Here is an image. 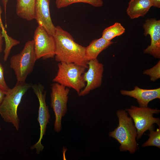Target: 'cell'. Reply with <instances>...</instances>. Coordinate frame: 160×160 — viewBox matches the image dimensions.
I'll return each instance as SVG.
<instances>
[{
  "instance_id": "1",
  "label": "cell",
  "mask_w": 160,
  "mask_h": 160,
  "mask_svg": "<svg viewBox=\"0 0 160 160\" xmlns=\"http://www.w3.org/2000/svg\"><path fill=\"white\" fill-rule=\"evenodd\" d=\"M53 36L55 41L56 61L73 63L88 68L86 47L76 43L69 33L59 26L55 27Z\"/></svg>"
},
{
  "instance_id": "2",
  "label": "cell",
  "mask_w": 160,
  "mask_h": 160,
  "mask_svg": "<svg viewBox=\"0 0 160 160\" xmlns=\"http://www.w3.org/2000/svg\"><path fill=\"white\" fill-rule=\"evenodd\" d=\"M31 86L25 82H17L14 87L5 93L0 106V116L5 122L12 124L17 131L19 130L20 124L18 107L23 96Z\"/></svg>"
},
{
  "instance_id": "3",
  "label": "cell",
  "mask_w": 160,
  "mask_h": 160,
  "mask_svg": "<svg viewBox=\"0 0 160 160\" xmlns=\"http://www.w3.org/2000/svg\"><path fill=\"white\" fill-rule=\"evenodd\" d=\"M116 114L119 125L113 131L109 133V135L120 144L121 151H128L131 153H134L137 150L136 140L137 131L132 118L129 117L127 112L122 110L118 111Z\"/></svg>"
},
{
  "instance_id": "4",
  "label": "cell",
  "mask_w": 160,
  "mask_h": 160,
  "mask_svg": "<svg viewBox=\"0 0 160 160\" xmlns=\"http://www.w3.org/2000/svg\"><path fill=\"white\" fill-rule=\"evenodd\" d=\"M57 74L53 80L65 87L73 89L78 94L86 85L82 75L86 69L73 63L60 62Z\"/></svg>"
},
{
  "instance_id": "5",
  "label": "cell",
  "mask_w": 160,
  "mask_h": 160,
  "mask_svg": "<svg viewBox=\"0 0 160 160\" xmlns=\"http://www.w3.org/2000/svg\"><path fill=\"white\" fill-rule=\"evenodd\" d=\"M37 60L33 40L28 41L21 52L12 56L10 60V67L14 71L17 82H25L28 76L33 71Z\"/></svg>"
},
{
  "instance_id": "6",
  "label": "cell",
  "mask_w": 160,
  "mask_h": 160,
  "mask_svg": "<svg viewBox=\"0 0 160 160\" xmlns=\"http://www.w3.org/2000/svg\"><path fill=\"white\" fill-rule=\"evenodd\" d=\"M126 111L133 120L137 129V139L140 138L144 132L148 130L154 128L153 124H156L160 126L159 118H154V114H158L160 110L153 109L148 107H141L132 106Z\"/></svg>"
},
{
  "instance_id": "7",
  "label": "cell",
  "mask_w": 160,
  "mask_h": 160,
  "mask_svg": "<svg viewBox=\"0 0 160 160\" xmlns=\"http://www.w3.org/2000/svg\"><path fill=\"white\" fill-rule=\"evenodd\" d=\"M51 107L54 113V129L57 132L62 129L61 121L67 111V102L69 89L68 87L55 82L51 84Z\"/></svg>"
},
{
  "instance_id": "8",
  "label": "cell",
  "mask_w": 160,
  "mask_h": 160,
  "mask_svg": "<svg viewBox=\"0 0 160 160\" xmlns=\"http://www.w3.org/2000/svg\"><path fill=\"white\" fill-rule=\"evenodd\" d=\"M31 87L38 99L39 103L37 120L40 127V134L39 140L31 146V149H35L36 153L39 154L44 148L41 141L45 134L47 125L49 123L50 116L46 102V92L44 90V86L39 83L33 85Z\"/></svg>"
},
{
  "instance_id": "9",
  "label": "cell",
  "mask_w": 160,
  "mask_h": 160,
  "mask_svg": "<svg viewBox=\"0 0 160 160\" xmlns=\"http://www.w3.org/2000/svg\"><path fill=\"white\" fill-rule=\"evenodd\" d=\"M33 40L37 60L41 58L45 60L55 57L56 48L55 38L42 26L38 25L36 28Z\"/></svg>"
},
{
  "instance_id": "10",
  "label": "cell",
  "mask_w": 160,
  "mask_h": 160,
  "mask_svg": "<svg viewBox=\"0 0 160 160\" xmlns=\"http://www.w3.org/2000/svg\"><path fill=\"white\" fill-rule=\"evenodd\" d=\"M87 65L88 69L82 75L83 79L87 84L79 93V96L86 95L91 90L99 87L102 83L104 71L103 64L96 59L88 61Z\"/></svg>"
},
{
  "instance_id": "11",
  "label": "cell",
  "mask_w": 160,
  "mask_h": 160,
  "mask_svg": "<svg viewBox=\"0 0 160 160\" xmlns=\"http://www.w3.org/2000/svg\"><path fill=\"white\" fill-rule=\"evenodd\" d=\"M144 35H149L151 44L144 50V53L148 54L158 59L160 58V20L154 18L146 20L143 25Z\"/></svg>"
},
{
  "instance_id": "12",
  "label": "cell",
  "mask_w": 160,
  "mask_h": 160,
  "mask_svg": "<svg viewBox=\"0 0 160 160\" xmlns=\"http://www.w3.org/2000/svg\"><path fill=\"white\" fill-rule=\"evenodd\" d=\"M50 0H36L34 7V19L38 25L43 27L49 34L53 35L55 30L50 16Z\"/></svg>"
},
{
  "instance_id": "13",
  "label": "cell",
  "mask_w": 160,
  "mask_h": 160,
  "mask_svg": "<svg viewBox=\"0 0 160 160\" xmlns=\"http://www.w3.org/2000/svg\"><path fill=\"white\" fill-rule=\"evenodd\" d=\"M121 94L136 99L139 107H147L149 103L155 99H160V88L153 89H144L135 86L133 90H122Z\"/></svg>"
},
{
  "instance_id": "14",
  "label": "cell",
  "mask_w": 160,
  "mask_h": 160,
  "mask_svg": "<svg viewBox=\"0 0 160 160\" xmlns=\"http://www.w3.org/2000/svg\"><path fill=\"white\" fill-rule=\"evenodd\" d=\"M152 7L151 0H130L126 12L130 18L133 19L144 16Z\"/></svg>"
},
{
  "instance_id": "15",
  "label": "cell",
  "mask_w": 160,
  "mask_h": 160,
  "mask_svg": "<svg viewBox=\"0 0 160 160\" xmlns=\"http://www.w3.org/2000/svg\"><path fill=\"white\" fill-rule=\"evenodd\" d=\"M113 43L102 37L93 40L86 47L85 55L87 60L88 61L97 59L100 52Z\"/></svg>"
},
{
  "instance_id": "16",
  "label": "cell",
  "mask_w": 160,
  "mask_h": 160,
  "mask_svg": "<svg viewBox=\"0 0 160 160\" xmlns=\"http://www.w3.org/2000/svg\"><path fill=\"white\" fill-rule=\"evenodd\" d=\"M36 0H16V14L19 17L30 21L34 19Z\"/></svg>"
},
{
  "instance_id": "17",
  "label": "cell",
  "mask_w": 160,
  "mask_h": 160,
  "mask_svg": "<svg viewBox=\"0 0 160 160\" xmlns=\"http://www.w3.org/2000/svg\"><path fill=\"white\" fill-rule=\"evenodd\" d=\"M125 30L120 23L116 22L103 30L102 37L108 41H111L115 37L124 33Z\"/></svg>"
},
{
  "instance_id": "18",
  "label": "cell",
  "mask_w": 160,
  "mask_h": 160,
  "mask_svg": "<svg viewBox=\"0 0 160 160\" xmlns=\"http://www.w3.org/2000/svg\"><path fill=\"white\" fill-rule=\"evenodd\" d=\"M77 3L89 4L95 7H100L103 4V0H55L56 6L58 9Z\"/></svg>"
},
{
  "instance_id": "19",
  "label": "cell",
  "mask_w": 160,
  "mask_h": 160,
  "mask_svg": "<svg viewBox=\"0 0 160 160\" xmlns=\"http://www.w3.org/2000/svg\"><path fill=\"white\" fill-rule=\"evenodd\" d=\"M156 131L154 128L149 130V137L148 139L142 145L144 147L146 146H153L160 148V126H159Z\"/></svg>"
},
{
  "instance_id": "20",
  "label": "cell",
  "mask_w": 160,
  "mask_h": 160,
  "mask_svg": "<svg viewBox=\"0 0 160 160\" xmlns=\"http://www.w3.org/2000/svg\"><path fill=\"white\" fill-rule=\"evenodd\" d=\"M143 73L148 75L150 78L151 81H154L160 78V61L153 67L145 70Z\"/></svg>"
},
{
  "instance_id": "21",
  "label": "cell",
  "mask_w": 160,
  "mask_h": 160,
  "mask_svg": "<svg viewBox=\"0 0 160 160\" xmlns=\"http://www.w3.org/2000/svg\"><path fill=\"white\" fill-rule=\"evenodd\" d=\"M4 68L0 63V90L5 93L9 89L5 81L4 78Z\"/></svg>"
},
{
  "instance_id": "22",
  "label": "cell",
  "mask_w": 160,
  "mask_h": 160,
  "mask_svg": "<svg viewBox=\"0 0 160 160\" xmlns=\"http://www.w3.org/2000/svg\"><path fill=\"white\" fill-rule=\"evenodd\" d=\"M2 13V11L0 6V26L1 27L2 33L3 34V37L4 38H6L8 36V35L7 34L6 31L2 23L1 19V14Z\"/></svg>"
},
{
  "instance_id": "23",
  "label": "cell",
  "mask_w": 160,
  "mask_h": 160,
  "mask_svg": "<svg viewBox=\"0 0 160 160\" xmlns=\"http://www.w3.org/2000/svg\"><path fill=\"white\" fill-rule=\"evenodd\" d=\"M152 6L160 8V0H151Z\"/></svg>"
},
{
  "instance_id": "24",
  "label": "cell",
  "mask_w": 160,
  "mask_h": 160,
  "mask_svg": "<svg viewBox=\"0 0 160 160\" xmlns=\"http://www.w3.org/2000/svg\"><path fill=\"white\" fill-rule=\"evenodd\" d=\"M1 27L0 26V53L2 52L3 50L2 47L3 42L2 38L3 37V36L1 30Z\"/></svg>"
},
{
  "instance_id": "25",
  "label": "cell",
  "mask_w": 160,
  "mask_h": 160,
  "mask_svg": "<svg viewBox=\"0 0 160 160\" xmlns=\"http://www.w3.org/2000/svg\"><path fill=\"white\" fill-rule=\"evenodd\" d=\"M5 92L0 90V106L3 100Z\"/></svg>"
},
{
  "instance_id": "26",
  "label": "cell",
  "mask_w": 160,
  "mask_h": 160,
  "mask_svg": "<svg viewBox=\"0 0 160 160\" xmlns=\"http://www.w3.org/2000/svg\"><path fill=\"white\" fill-rule=\"evenodd\" d=\"M8 0H2V2L3 4L5 15L6 12V9L7 3Z\"/></svg>"
},
{
  "instance_id": "27",
  "label": "cell",
  "mask_w": 160,
  "mask_h": 160,
  "mask_svg": "<svg viewBox=\"0 0 160 160\" xmlns=\"http://www.w3.org/2000/svg\"><path fill=\"white\" fill-rule=\"evenodd\" d=\"M1 130V128L0 127V131Z\"/></svg>"
}]
</instances>
